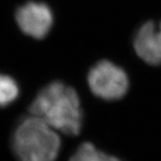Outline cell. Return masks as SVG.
<instances>
[{"mask_svg": "<svg viewBox=\"0 0 161 161\" xmlns=\"http://www.w3.org/2000/svg\"><path fill=\"white\" fill-rule=\"evenodd\" d=\"M29 112L66 135H77L81 129L79 96L75 89L59 80L40 89L29 106Z\"/></svg>", "mask_w": 161, "mask_h": 161, "instance_id": "6da1fadb", "label": "cell"}, {"mask_svg": "<svg viewBox=\"0 0 161 161\" xmlns=\"http://www.w3.org/2000/svg\"><path fill=\"white\" fill-rule=\"evenodd\" d=\"M61 147L58 132L35 115L18 122L12 136V149L18 161H55Z\"/></svg>", "mask_w": 161, "mask_h": 161, "instance_id": "7a4b0ae2", "label": "cell"}, {"mask_svg": "<svg viewBox=\"0 0 161 161\" xmlns=\"http://www.w3.org/2000/svg\"><path fill=\"white\" fill-rule=\"evenodd\" d=\"M88 82L93 94L106 100L124 97L129 85L125 71L107 60L92 67L88 75Z\"/></svg>", "mask_w": 161, "mask_h": 161, "instance_id": "3957f363", "label": "cell"}, {"mask_svg": "<svg viewBox=\"0 0 161 161\" xmlns=\"http://www.w3.org/2000/svg\"><path fill=\"white\" fill-rule=\"evenodd\" d=\"M14 19L23 34L35 40L44 39L54 23L51 8L45 3L37 1H28L18 6Z\"/></svg>", "mask_w": 161, "mask_h": 161, "instance_id": "277c9868", "label": "cell"}, {"mask_svg": "<svg viewBox=\"0 0 161 161\" xmlns=\"http://www.w3.org/2000/svg\"><path fill=\"white\" fill-rule=\"evenodd\" d=\"M134 48L146 63L161 64V22L142 25L135 37Z\"/></svg>", "mask_w": 161, "mask_h": 161, "instance_id": "5b68a950", "label": "cell"}, {"mask_svg": "<svg viewBox=\"0 0 161 161\" xmlns=\"http://www.w3.org/2000/svg\"><path fill=\"white\" fill-rule=\"evenodd\" d=\"M20 95L17 80L11 75L0 73V108H7L16 101Z\"/></svg>", "mask_w": 161, "mask_h": 161, "instance_id": "8992f818", "label": "cell"}, {"mask_svg": "<svg viewBox=\"0 0 161 161\" xmlns=\"http://www.w3.org/2000/svg\"><path fill=\"white\" fill-rule=\"evenodd\" d=\"M69 161H121L119 158L108 155L98 150L90 142H84L71 157Z\"/></svg>", "mask_w": 161, "mask_h": 161, "instance_id": "52a82bcc", "label": "cell"}]
</instances>
